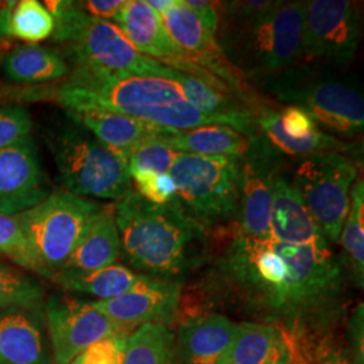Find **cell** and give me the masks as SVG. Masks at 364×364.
<instances>
[{"label":"cell","mask_w":364,"mask_h":364,"mask_svg":"<svg viewBox=\"0 0 364 364\" xmlns=\"http://www.w3.org/2000/svg\"><path fill=\"white\" fill-rule=\"evenodd\" d=\"M16 6L15 0H0V41L10 38V22L14 9Z\"/></svg>","instance_id":"60d3db41"},{"label":"cell","mask_w":364,"mask_h":364,"mask_svg":"<svg viewBox=\"0 0 364 364\" xmlns=\"http://www.w3.org/2000/svg\"><path fill=\"white\" fill-rule=\"evenodd\" d=\"M130 177L135 185L134 191L149 203L166 205L176 198L177 188L170 174L142 171L131 174Z\"/></svg>","instance_id":"d590c367"},{"label":"cell","mask_w":364,"mask_h":364,"mask_svg":"<svg viewBox=\"0 0 364 364\" xmlns=\"http://www.w3.org/2000/svg\"><path fill=\"white\" fill-rule=\"evenodd\" d=\"M164 139L178 153L205 156L242 158L250 147V136L228 126H201L191 130H171Z\"/></svg>","instance_id":"4316f807"},{"label":"cell","mask_w":364,"mask_h":364,"mask_svg":"<svg viewBox=\"0 0 364 364\" xmlns=\"http://www.w3.org/2000/svg\"><path fill=\"white\" fill-rule=\"evenodd\" d=\"M270 234L287 245H312L326 237L313 221L296 185L282 171L274 182Z\"/></svg>","instance_id":"7402d4cb"},{"label":"cell","mask_w":364,"mask_h":364,"mask_svg":"<svg viewBox=\"0 0 364 364\" xmlns=\"http://www.w3.org/2000/svg\"><path fill=\"white\" fill-rule=\"evenodd\" d=\"M169 174L174 200L193 220L218 232L236 225L240 158L180 153Z\"/></svg>","instance_id":"ba28073f"},{"label":"cell","mask_w":364,"mask_h":364,"mask_svg":"<svg viewBox=\"0 0 364 364\" xmlns=\"http://www.w3.org/2000/svg\"><path fill=\"white\" fill-rule=\"evenodd\" d=\"M212 245L193 299L279 328L293 359L320 362L336 348L332 331L346 313V270L326 240L287 245L242 234ZM318 364V363H317Z\"/></svg>","instance_id":"6da1fadb"},{"label":"cell","mask_w":364,"mask_h":364,"mask_svg":"<svg viewBox=\"0 0 364 364\" xmlns=\"http://www.w3.org/2000/svg\"><path fill=\"white\" fill-rule=\"evenodd\" d=\"M147 3L150 4V7L156 11V13L161 14L165 13L169 7H171L176 0H147Z\"/></svg>","instance_id":"7bdbcfd3"},{"label":"cell","mask_w":364,"mask_h":364,"mask_svg":"<svg viewBox=\"0 0 364 364\" xmlns=\"http://www.w3.org/2000/svg\"><path fill=\"white\" fill-rule=\"evenodd\" d=\"M255 123L263 138L282 156H305L318 153L359 154L356 144L336 138L314 122L308 112L293 105L277 108L270 100L252 107Z\"/></svg>","instance_id":"5bb4252c"},{"label":"cell","mask_w":364,"mask_h":364,"mask_svg":"<svg viewBox=\"0 0 364 364\" xmlns=\"http://www.w3.org/2000/svg\"><path fill=\"white\" fill-rule=\"evenodd\" d=\"M49 149L65 192L119 201L134 191L127 161L109 151L70 117L52 131Z\"/></svg>","instance_id":"52a82bcc"},{"label":"cell","mask_w":364,"mask_h":364,"mask_svg":"<svg viewBox=\"0 0 364 364\" xmlns=\"http://www.w3.org/2000/svg\"><path fill=\"white\" fill-rule=\"evenodd\" d=\"M178 156L180 153L176 151L164 139V135L158 136L156 139L147 141L138 149H135L127 159L130 176L142 171L169 174L170 169Z\"/></svg>","instance_id":"d6a6232c"},{"label":"cell","mask_w":364,"mask_h":364,"mask_svg":"<svg viewBox=\"0 0 364 364\" xmlns=\"http://www.w3.org/2000/svg\"><path fill=\"white\" fill-rule=\"evenodd\" d=\"M43 311H0V364H53Z\"/></svg>","instance_id":"44dd1931"},{"label":"cell","mask_w":364,"mask_h":364,"mask_svg":"<svg viewBox=\"0 0 364 364\" xmlns=\"http://www.w3.org/2000/svg\"><path fill=\"white\" fill-rule=\"evenodd\" d=\"M294 362L287 336L277 326L254 321L236 324L227 364H290Z\"/></svg>","instance_id":"d4e9b609"},{"label":"cell","mask_w":364,"mask_h":364,"mask_svg":"<svg viewBox=\"0 0 364 364\" xmlns=\"http://www.w3.org/2000/svg\"><path fill=\"white\" fill-rule=\"evenodd\" d=\"M236 324L218 312L197 313L183 320L176 338L180 364H227Z\"/></svg>","instance_id":"d6986e66"},{"label":"cell","mask_w":364,"mask_h":364,"mask_svg":"<svg viewBox=\"0 0 364 364\" xmlns=\"http://www.w3.org/2000/svg\"><path fill=\"white\" fill-rule=\"evenodd\" d=\"M360 21L353 1H305L301 61L332 69L348 65L359 49Z\"/></svg>","instance_id":"8fae6325"},{"label":"cell","mask_w":364,"mask_h":364,"mask_svg":"<svg viewBox=\"0 0 364 364\" xmlns=\"http://www.w3.org/2000/svg\"><path fill=\"white\" fill-rule=\"evenodd\" d=\"M114 209L120 247L136 270L180 281L208 259L212 231L186 215L176 200L158 205L132 191Z\"/></svg>","instance_id":"3957f363"},{"label":"cell","mask_w":364,"mask_h":364,"mask_svg":"<svg viewBox=\"0 0 364 364\" xmlns=\"http://www.w3.org/2000/svg\"><path fill=\"white\" fill-rule=\"evenodd\" d=\"M170 37L183 53L198 66L224 82L237 99L252 107L264 97L251 91L245 77L231 65L216 41V34L203 23V21L182 0L159 15Z\"/></svg>","instance_id":"9a60e30c"},{"label":"cell","mask_w":364,"mask_h":364,"mask_svg":"<svg viewBox=\"0 0 364 364\" xmlns=\"http://www.w3.org/2000/svg\"><path fill=\"white\" fill-rule=\"evenodd\" d=\"M120 252L122 247L114 204L103 205L78 240L63 270L81 273L99 270L115 264Z\"/></svg>","instance_id":"603a6c76"},{"label":"cell","mask_w":364,"mask_h":364,"mask_svg":"<svg viewBox=\"0 0 364 364\" xmlns=\"http://www.w3.org/2000/svg\"><path fill=\"white\" fill-rule=\"evenodd\" d=\"M50 193L31 135L0 149V213L16 216L34 208Z\"/></svg>","instance_id":"ac0fdd59"},{"label":"cell","mask_w":364,"mask_h":364,"mask_svg":"<svg viewBox=\"0 0 364 364\" xmlns=\"http://www.w3.org/2000/svg\"><path fill=\"white\" fill-rule=\"evenodd\" d=\"M21 99L53 100L65 111L99 108L170 130H191L210 124L231 127L228 120L196 109L186 100L180 84L169 78L91 77L72 72L64 84L28 88L22 92Z\"/></svg>","instance_id":"7a4b0ae2"},{"label":"cell","mask_w":364,"mask_h":364,"mask_svg":"<svg viewBox=\"0 0 364 364\" xmlns=\"http://www.w3.org/2000/svg\"><path fill=\"white\" fill-rule=\"evenodd\" d=\"M4 75L22 85L50 84L70 75L65 58L55 50L39 45H22L3 57Z\"/></svg>","instance_id":"484cf974"},{"label":"cell","mask_w":364,"mask_h":364,"mask_svg":"<svg viewBox=\"0 0 364 364\" xmlns=\"http://www.w3.org/2000/svg\"><path fill=\"white\" fill-rule=\"evenodd\" d=\"M45 318L55 364H69L90 346L130 331L112 323L92 301L55 293L45 301Z\"/></svg>","instance_id":"4fadbf2b"},{"label":"cell","mask_w":364,"mask_h":364,"mask_svg":"<svg viewBox=\"0 0 364 364\" xmlns=\"http://www.w3.org/2000/svg\"><path fill=\"white\" fill-rule=\"evenodd\" d=\"M257 85L277 102L299 107L318 126L341 136L351 138L363 132L362 85L336 69L299 61Z\"/></svg>","instance_id":"8992f818"},{"label":"cell","mask_w":364,"mask_h":364,"mask_svg":"<svg viewBox=\"0 0 364 364\" xmlns=\"http://www.w3.org/2000/svg\"><path fill=\"white\" fill-rule=\"evenodd\" d=\"M305 1L279 0L251 16L219 14L216 41L227 61L248 84H258L302 60Z\"/></svg>","instance_id":"277c9868"},{"label":"cell","mask_w":364,"mask_h":364,"mask_svg":"<svg viewBox=\"0 0 364 364\" xmlns=\"http://www.w3.org/2000/svg\"><path fill=\"white\" fill-rule=\"evenodd\" d=\"M114 23L144 55L174 70L200 78L210 87L234 95L219 78L195 64L183 53L170 37L159 14L150 7L147 0H126L122 11L114 19Z\"/></svg>","instance_id":"2e32d148"},{"label":"cell","mask_w":364,"mask_h":364,"mask_svg":"<svg viewBox=\"0 0 364 364\" xmlns=\"http://www.w3.org/2000/svg\"><path fill=\"white\" fill-rule=\"evenodd\" d=\"M343 247L341 264L348 278L360 289L364 281V181L358 178L351 191V203L338 237Z\"/></svg>","instance_id":"f1b7e54d"},{"label":"cell","mask_w":364,"mask_h":364,"mask_svg":"<svg viewBox=\"0 0 364 364\" xmlns=\"http://www.w3.org/2000/svg\"><path fill=\"white\" fill-rule=\"evenodd\" d=\"M358 178V162L340 153L305 156L294 170L291 181L328 243L338 242Z\"/></svg>","instance_id":"30bf717a"},{"label":"cell","mask_w":364,"mask_h":364,"mask_svg":"<svg viewBox=\"0 0 364 364\" xmlns=\"http://www.w3.org/2000/svg\"><path fill=\"white\" fill-rule=\"evenodd\" d=\"M45 293L38 281L13 266L0 263V311H43Z\"/></svg>","instance_id":"4dcf8cb0"},{"label":"cell","mask_w":364,"mask_h":364,"mask_svg":"<svg viewBox=\"0 0 364 364\" xmlns=\"http://www.w3.org/2000/svg\"><path fill=\"white\" fill-rule=\"evenodd\" d=\"M11 46V39L9 41H0V57H4L9 53V48Z\"/></svg>","instance_id":"ee69618b"},{"label":"cell","mask_w":364,"mask_h":364,"mask_svg":"<svg viewBox=\"0 0 364 364\" xmlns=\"http://www.w3.org/2000/svg\"><path fill=\"white\" fill-rule=\"evenodd\" d=\"M181 291V281L139 275L124 294L105 301H92V304L112 323L127 331L144 324L169 326L178 317Z\"/></svg>","instance_id":"e0dca14e"},{"label":"cell","mask_w":364,"mask_h":364,"mask_svg":"<svg viewBox=\"0 0 364 364\" xmlns=\"http://www.w3.org/2000/svg\"><path fill=\"white\" fill-rule=\"evenodd\" d=\"M127 338L129 335H117L96 341L69 364H122Z\"/></svg>","instance_id":"8d00e7d4"},{"label":"cell","mask_w":364,"mask_h":364,"mask_svg":"<svg viewBox=\"0 0 364 364\" xmlns=\"http://www.w3.org/2000/svg\"><path fill=\"white\" fill-rule=\"evenodd\" d=\"M173 80L180 84L186 100L200 112L228 120L234 130L247 136L259 132L252 108L234 95L210 87L200 78L178 70L174 72Z\"/></svg>","instance_id":"cb8c5ba5"},{"label":"cell","mask_w":364,"mask_h":364,"mask_svg":"<svg viewBox=\"0 0 364 364\" xmlns=\"http://www.w3.org/2000/svg\"><path fill=\"white\" fill-rule=\"evenodd\" d=\"M363 304L360 302L348 320V344L352 363L364 364V316Z\"/></svg>","instance_id":"74e56055"},{"label":"cell","mask_w":364,"mask_h":364,"mask_svg":"<svg viewBox=\"0 0 364 364\" xmlns=\"http://www.w3.org/2000/svg\"><path fill=\"white\" fill-rule=\"evenodd\" d=\"M182 1L203 21L205 26L216 34L219 27L218 1H208V0H182Z\"/></svg>","instance_id":"ab89813d"},{"label":"cell","mask_w":364,"mask_h":364,"mask_svg":"<svg viewBox=\"0 0 364 364\" xmlns=\"http://www.w3.org/2000/svg\"><path fill=\"white\" fill-rule=\"evenodd\" d=\"M122 364H180L174 333L161 324L138 326L126 338Z\"/></svg>","instance_id":"f546056e"},{"label":"cell","mask_w":364,"mask_h":364,"mask_svg":"<svg viewBox=\"0 0 364 364\" xmlns=\"http://www.w3.org/2000/svg\"><path fill=\"white\" fill-rule=\"evenodd\" d=\"M138 274L123 264H111L93 272H60L52 278L58 287L68 291L82 293L97 301L112 299L124 294L138 279Z\"/></svg>","instance_id":"83f0119b"},{"label":"cell","mask_w":364,"mask_h":364,"mask_svg":"<svg viewBox=\"0 0 364 364\" xmlns=\"http://www.w3.org/2000/svg\"><path fill=\"white\" fill-rule=\"evenodd\" d=\"M45 7L54 18L50 38L65 46L73 73L91 77L146 76L173 80L174 69L139 52L111 21L81 13L76 1L52 0Z\"/></svg>","instance_id":"5b68a950"},{"label":"cell","mask_w":364,"mask_h":364,"mask_svg":"<svg viewBox=\"0 0 364 364\" xmlns=\"http://www.w3.org/2000/svg\"><path fill=\"white\" fill-rule=\"evenodd\" d=\"M124 3L126 0H82L76 1V6L81 13L91 18L114 22Z\"/></svg>","instance_id":"f35d334b"},{"label":"cell","mask_w":364,"mask_h":364,"mask_svg":"<svg viewBox=\"0 0 364 364\" xmlns=\"http://www.w3.org/2000/svg\"><path fill=\"white\" fill-rule=\"evenodd\" d=\"M65 114L66 117L90 131L109 151L124 161H127L132 151L141 144L171 131L149 124L135 117L99 108L65 111Z\"/></svg>","instance_id":"ffe728a7"},{"label":"cell","mask_w":364,"mask_h":364,"mask_svg":"<svg viewBox=\"0 0 364 364\" xmlns=\"http://www.w3.org/2000/svg\"><path fill=\"white\" fill-rule=\"evenodd\" d=\"M102 207L91 198L58 191L52 192L34 208L16 215L38 275L52 279L63 270Z\"/></svg>","instance_id":"9c48e42d"},{"label":"cell","mask_w":364,"mask_h":364,"mask_svg":"<svg viewBox=\"0 0 364 364\" xmlns=\"http://www.w3.org/2000/svg\"><path fill=\"white\" fill-rule=\"evenodd\" d=\"M318 364H353L351 356L347 350L336 347L332 351L328 352L326 356L318 362Z\"/></svg>","instance_id":"b9f144b4"},{"label":"cell","mask_w":364,"mask_h":364,"mask_svg":"<svg viewBox=\"0 0 364 364\" xmlns=\"http://www.w3.org/2000/svg\"><path fill=\"white\" fill-rule=\"evenodd\" d=\"M0 255L7 257L28 273L37 274L36 260L16 216L0 213Z\"/></svg>","instance_id":"836d02e7"},{"label":"cell","mask_w":364,"mask_h":364,"mask_svg":"<svg viewBox=\"0 0 364 364\" xmlns=\"http://www.w3.org/2000/svg\"><path fill=\"white\" fill-rule=\"evenodd\" d=\"M284 169V156L260 132L251 135L247 153L240 158L237 231L259 239L272 237L274 182Z\"/></svg>","instance_id":"7c38bea8"},{"label":"cell","mask_w":364,"mask_h":364,"mask_svg":"<svg viewBox=\"0 0 364 364\" xmlns=\"http://www.w3.org/2000/svg\"><path fill=\"white\" fill-rule=\"evenodd\" d=\"M54 31V18L38 0L16 1L10 22V38L19 39L26 45H37L50 38Z\"/></svg>","instance_id":"1f68e13d"},{"label":"cell","mask_w":364,"mask_h":364,"mask_svg":"<svg viewBox=\"0 0 364 364\" xmlns=\"http://www.w3.org/2000/svg\"><path fill=\"white\" fill-rule=\"evenodd\" d=\"M33 120L26 108L18 103L0 105V149L18 144L30 136Z\"/></svg>","instance_id":"e575fe53"}]
</instances>
